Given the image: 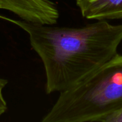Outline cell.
Listing matches in <instances>:
<instances>
[{"instance_id": "6", "label": "cell", "mask_w": 122, "mask_h": 122, "mask_svg": "<svg viewBox=\"0 0 122 122\" xmlns=\"http://www.w3.org/2000/svg\"><path fill=\"white\" fill-rule=\"evenodd\" d=\"M0 9H1V5H0Z\"/></svg>"}, {"instance_id": "4", "label": "cell", "mask_w": 122, "mask_h": 122, "mask_svg": "<svg viewBox=\"0 0 122 122\" xmlns=\"http://www.w3.org/2000/svg\"><path fill=\"white\" fill-rule=\"evenodd\" d=\"M6 84H7V81L6 79L0 78V117L3 115L7 109L6 102L4 99L2 94V91L4 88L6 86Z\"/></svg>"}, {"instance_id": "3", "label": "cell", "mask_w": 122, "mask_h": 122, "mask_svg": "<svg viewBox=\"0 0 122 122\" xmlns=\"http://www.w3.org/2000/svg\"><path fill=\"white\" fill-rule=\"evenodd\" d=\"M82 16L88 19H122V0H75Z\"/></svg>"}, {"instance_id": "5", "label": "cell", "mask_w": 122, "mask_h": 122, "mask_svg": "<svg viewBox=\"0 0 122 122\" xmlns=\"http://www.w3.org/2000/svg\"><path fill=\"white\" fill-rule=\"evenodd\" d=\"M101 122H122V109L107 116Z\"/></svg>"}, {"instance_id": "1", "label": "cell", "mask_w": 122, "mask_h": 122, "mask_svg": "<svg viewBox=\"0 0 122 122\" xmlns=\"http://www.w3.org/2000/svg\"><path fill=\"white\" fill-rule=\"evenodd\" d=\"M6 19L29 34L44 66L48 94L79 83L115 56L122 42V24L107 20L74 28Z\"/></svg>"}, {"instance_id": "2", "label": "cell", "mask_w": 122, "mask_h": 122, "mask_svg": "<svg viewBox=\"0 0 122 122\" xmlns=\"http://www.w3.org/2000/svg\"><path fill=\"white\" fill-rule=\"evenodd\" d=\"M59 94L42 122H101L122 109V55Z\"/></svg>"}]
</instances>
